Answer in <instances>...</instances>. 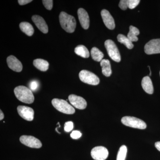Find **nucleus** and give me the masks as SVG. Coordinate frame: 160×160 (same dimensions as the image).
<instances>
[{
	"mask_svg": "<svg viewBox=\"0 0 160 160\" xmlns=\"http://www.w3.org/2000/svg\"><path fill=\"white\" fill-rule=\"evenodd\" d=\"M14 94L18 99L26 104H31L34 101V97L31 90L25 86H18L14 90Z\"/></svg>",
	"mask_w": 160,
	"mask_h": 160,
	"instance_id": "f257e3e1",
	"label": "nucleus"
},
{
	"mask_svg": "<svg viewBox=\"0 0 160 160\" xmlns=\"http://www.w3.org/2000/svg\"><path fill=\"white\" fill-rule=\"evenodd\" d=\"M59 21L62 28L67 32H74L76 27V21L72 16L67 14L65 12H62L59 15Z\"/></svg>",
	"mask_w": 160,
	"mask_h": 160,
	"instance_id": "f03ea898",
	"label": "nucleus"
},
{
	"mask_svg": "<svg viewBox=\"0 0 160 160\" xmlns=\"http://www.w3.org/2000/svg\"><path fill=\"white\" fill-rule=\"evenodd\" d=\"M52 104L56 109L62 113L72 114L75 112L74 108L64 100L54 98L52 101Z\"/></svg>",
	"mask_w": 160,
	"mask_h": 160,
	"instance_id": "7ed1b4c3",
	"label": "nucleus"
},
{
	"mask_svg": "<svg viewBox=\"0 0 160 160\" xmlns=\"http://www.w3.org/2000/svg\"><path fill=\"white\" fill-rule=\"evenodd\" d=\"M121 122L123 125L132 128L144 129H146V123L142 120L131 116H125L122 118Z\"/></svg>",
	"mask_w": 160,
	"mask_h": 160,
	"instance_id": "20e7f679",
	"label": "nucleus"
},
{
	"mask_svg": "<svg viewBox=\"0 0 160 160\" xmlns=\"http://www.w3.org/2000/svg\"><path fill=\"white\" fill-rule=\"evenodd\" d=\"M105 46L108 55L115 62H119L121 58L119 51L114 42L111 40H106L105 42Z\"/></svg>",
	"mask_w": 160,
	"mask_h": 160,
	"instance_id": "39448f33",
	"label": "nucleus"
},
{
	"mask_svg": "<svg viewBox=\"0 0 160 160\" xmlns=\"http://www.w3.org/2000/svg\"><path fill=\"white\" fill-rule=\"evenodd\" d=\"M79 77L82 82L89 85L96 86L100 82L99 78L97 76L88 70H82L80 72Z\"/></svg>",
	"mask_w": 160,
	"mask_h": 160,
	"instance_id": "423d86ee",
	"label": "nucleus"
},
{
	"mask_svg": "<svg viewBox=\"0 0 160 160\" xmlns=\"http://www.w3.org/2000/svg\"><path fill=\"white\" fill-rule=\"evenodd\" d=\"M20 141L23 145L30 148L39 149L42 147L41 141L31 136H22L20 138Z\"/></svg>",
	"mask_w": 160,
	"mask_h": 160,
	"instance_id": "0eeeda50",
	"label": "nucleus"
},
{
	"mask_svg": "<svg viewBox=\"0 0 160 160\" xmlns=\"http://www.w3.org/2000/svg\"><path fill=\"white\" fill-rule=\"evenodd\" d=\"M91 155L95 160H105L109 156V151L106 147L97 146L92 149Z\"/></svg>",
	"mask_w": 160,
	"mask_h": 160,
	"instance_id": "6e6552de",
	"label": "nucleus"
},
{
	"mask_svg": "<svg viewBox=\"0 0 160 160\" xmlns=\"http://www.w3.org/2000/svg\"><path fill=\"white\" fill-rule=\"evenodd\" d=\"M144 50L147 54L160 53V39L150 40L145 45Z\"/></svg>",
	"mask_w": 160,
	"mask_h": 160,
	"instance_id": "1a4fd4ad",
	"label": "nucleus"
},
{
	"mask_svg": "<svg viewBox=\"0 0 160 160\" xmlns=\"http://www.w3.org/2000/svg\"><path fill=\"white\" fill-rule=\"evenodd\" d=\"M18 113L22 118L28 121H32L34 118V112L32 108L28 106H19L17 108Z\"/></svg>",
	"mask_w": 160,
	"mask_h": 160,
	"instance_id": "9d476101",
	"label": "nucleus"
},
{
	"mask_svg": "<svg viewBox=\"0 0 160 160\" xmlns=\"http://www.w3.org/2000/svg\"><path fill=\"white\" fill-rule=\"evenodd\" d=\"M69 100L70 103L77 109H84L87 106V102L85 99L81 97L78 96L74 94H71L69 96Z\"/></svg>",
	"mask_w": 160,
	"mask_h": 160,
	"instance_id": "9b49d317",
	"label": "nucleus"
},
{
	"mask_svg": "<svg viewBox=\"0 0 160 160\" xmlns=\"http://www.w3.org/2000/svg\"><path fill=\"white\" fill-rule=\"evenodd\" d=\"M8 67L13 71L20 72L22 70L23 66L22 63L14 56L11 55L7 58Z\"/></svg>",
	"mask_w": 160,
	"mask_h": 160,
	"instance_id": "f8f14e48",
	"label": "nucleus"
},
{
	"mask_svg": "<svg viewBox=\"0 0 160 160\" xmlns=\"http://www.w3.org/2000/svg\"><path fill=\"white\" fill-rule=\"evenodd\" d=\"M101 15L105 26L111 30L114 29L115 27L114 20L110 12L106 9H103L101 11Z\"/></svg>",
	"mask_w": 160,
	"mask_h": 160,
	"instance_id": "ddd939ff",
	"label": "nucleus"
},
{
	"mask_svg": "<svg viewBox=\"0 0 160 160\" xmlns=\"http://www.w3.org/2000/svg\"><path fill=\"white\" fill-rule=\"evenodd\" d=\"M78 14L80 24L83 29H88L89 26V18L87 12L83 8H80L78 9Z\"/></svg>",
	"mask_w": 160,
	"mask_h": 160,
	"instance_id": "4468645a",
	"label": "nucleus"
},
{
	"mask_svg": "<svg viewBox=\"0 0 160 160\" xmlns=\"http://www.w3.org/2000/svg\"><path fill=\"white\" fill-rule=\"evenodd\" d=\"M32 22L35 24L38 29L43 33H47L48 32V27L45 20L39 15H33L32 17Z\"/></svg>",
	"mask_w": 160,
	"mask_h": 160,
	"instance_id": "2eb2a0df",
	"label": "nucleus"
},
{
	"mask_svg": "<svg viewBox=\"0 0 160 160\" xmlns=\"http://www.w3.org/2000/svg\"><path fill=\"white\" fill-rule=\"evenodd\" d=\"M142 86L144 91L149 93L152 94L153 93V85L150 78L148 76L145 77L142 79Z\"/></svg>",
	"mask_w": 160,
	"mask_h": 160,
	"instance_id": "dca6fc26",
	"label": "nucleus"
},
{
	"mask_svg": "<svg viewBox=\"0 0 160 160\" xmlns=\"http://www.w3.org/2000/svg\"><path fill=\"white\" fill-rule=\"evenodd\" d=\"M33 64L36 68L42 71H46L49 69V63L46 60L36 59L33 61Z\"/></svg>",
	"mask_w": 160,
	"mask_h": 160,
	"instance_id": "f3484780",
	"label": "nucleus"
},
{
	"mask_svg": "<svg viewBox=\"0 0 160 160\" xmlns=\"http://www.w3.org/2000/svg\"><path fill=\"white\" fill-rule=\"evenodd\" d=\"M101 67H102V72L105 76H110L112 74L111 65L109 60L103 59L100 62Z\"/></svg>",
	"mask_w": 160,
	"mask_h": 160,
	"instance_id": "a211bd4d",
	"label": "nucleus"
},
{
	"mask_svg": "<svg viewBox=\"0 0 160 160\" xmlns=\"http://www.w3.org/2000/svg\"><path fill=\"white\" fill-rule=\"evenodd\" d=\"M21 30L28 36H31L34 33V29L31 24L27 22H22L20 24Z\"/></svg>",
	"mask_w": 160,
	"mask_h": 160,
	"instance_id": "6ab92c4d",
	"label": "nucleus"
},
{
	"mask_svg": "<svg viewBox=\"0 0 160 160\" xmlns=\"http://www.w3.org/2000/svg\"><path fill=\"white\" fill-rule=\"evenodd\" d=\"M74 52L78 55L85 58H89L90 55L89 50L86 46L83 45H79L76 47Z\"/></svg>",
	"mask_w": 160,
	"mask_h": 160,
	"instance_id": "aec40b11",
	"label": "nucleus"
},
{
	"mask_svg": "<svg viewBox=\"0 0 160 160\" xmlns=\"http://www.w3.org/2000/svg\"><path fill=\"white\" fill-rule=\"evenodd\" d=\"M117 39L119 42L124 44L128 49H132L133 48V46L132 42L128 38V37L125 36L123 34H120L118 36Z\"/></svg>",
	"mask_w": 160,
	"mask_h": 160,
	"instance_id": "412c9836",
	"label": "nucleus"
},
{
	"mask_svg": "<svg viewBox=\"0 0 160 160\" xmlns=\"http://www.w3.org/2000/svg\"><path fill=\"white\" fill-rule=\"evenodd\" d=\"M92 58L96 62H101L104 57V54L102 52L96 47H93L91 50Z\"/></svg>",
	"mask_w": 160,
	"mask_h": 160,
	"instance_id": "4be33fe9",
	"label": "nucleus"
},
{
	"mask_svg": "<svg viewBox=\"0 0 160 160\" xmlns=\"http://www.w3.org/2000/svg\"><path fill=\"white\" fill-rule=\"evenodd\" d=\"M127 152V147L125 145H123L120 147L118 152L117 160H126V154Z\"/></svg>",
	"mask_w": 160,
	"mask_h": 160,
	"instance_id": "5701e85b",
	"label": "nucleus"
},
{
	"mask_svg": "<svg viewBox=\"0 0 160 160\" xmlns=\"http://www.w3.org/2000/svg\"><path fill=\"white\" fill-rule=\"evenodd\" d=\"M140 2L139 0H128L127 1L128 8L130 9H134L139 4Z\"/></svg>",
	"mask_w": 160,
	"mask_h": 160,
	"instance_id": "b1692460",
	"label": "nucleus"
},
{
	"mask_svg": "<svg viewBox=\"0 0 160 160\" xmlns=\"http://www.w3.org/2000/svg\"><path fill=\"white\" fill-rule=\"evenodd\" d=\"M43 5L48 10H51L53 5V1L52 0H43Z\"/></svg>",
	"mask_w": 160,
	"mask_h": 160,
	"instance_id": "393cba45",
	"label": "nucleus"
},
{
	"mask_svg": "<svg viewBox=\"0 0 160 160\" xmlns=\"http://www.w3.org/2000/svg\"><path fill=\"white\" fill-rule=\"evenodd\" d=\"M73 128V123L72 122H68L65 123L64 129L66 132H69L72 130Z\"/></svg>",
	"mask_w": 160,
	"mask_h": 160,
	"instance_id": "a878e982",
	"label": "nucleus"
},
{
	"mask_svg": "<svg viewBox=\"0 0 160 160\" xmlns=\"http://www.w3.org/2000/svg\"><path fill=\"white\" fill-rule=\"evenodd\" d=\"M82 135V133L78 130H74V131H72L70 134V137L73 139H78L81 138Z\"/></svg>",
	"mask_w": 160,
	"mask_h": 160,
	"instance_id": "bb28decb",
	"label": "nucleus"
},
{
	"mask_svg": "<svg viewBox=\"0 0 160 160\" xmlns=\"http://www.w3.org/2000/svg\"><path fill=\"white\" fill-rule=\"evenodd\" d=\"M119 7L122 10H126L127 8H128L127 1H126V0H121V1H120L119 4Z\"/></svg>",
	"mask_w": 160,
	"mask_h": 160,
	"instance_id": "cd10ccee",
	"label": "nucleus"
},
{
	"mask_svg": "<svg viewBox=\"0 0 160 160\" xmlns=\"http://www.w3.org/2000/svg\"><path fill=\"white\" fill-rule=\"evenodd\" d=\"M127 37L132 42H137L138 40L137 36L130 31H129V33L127 35Z\"/></svg>",
	"mask_w": 160,
	"mask_h": 160,
	"instance_id": "c85d7f7f",
	"label": "nucleus"
},
{
	"mask_svg": "<svg viewBox=\"0 0 160 160\" xmlns=\"http://www.w3.org/2000/svg\"><path fill=\"white\" fill-rule=\"evenodd\" d=\"M129 31L131 32L132 33L138 36L140 33L139 30L134 26H131L129 27Z\"/></svg>",
	"mask_w": 160,
	"mask_h": 160,
	"instance_id": "c756f323",
	"label": "nucleus"
},
{
	"mask_svg": "<svg viewBox=\"0 0 160 160\" xmlns=\"http://www.w3.org/2000/svg\"><path fill=\"white\" fill-rule=\"evenodd\" d=\"M30 88L32 90L35 91L38 87V83L37 81H33L30 84Z\"/></svg>",
	"mask_w": 160,
	"mask_h": 160,
	"instance_id": "7c9ffc66",
	"label": "nucleus"
},
{
	"mask_svg": "<svg viewBox=\"0 0 160 160\" xmlns=\"http://www.w3.org/2000/svg\"><path fill=\"white\" fill-rule=\"evenodd\" d=\"M32 1V0H18V2L21 6H23V5H25L30 3Z\"/></svg>",
	"mask_w": 160,
	"mask_h": 160,
	"instance_id": "2f4dec72",
	"label": "nucleus"
},
{
	"mask_svg": "<svg viewBox=\"0 0 160 160\" xmlns=\"http://www.w3.org/2000/svg\"><path fill=\"white\" fill-rule=\"evenodd\" d=\"M155 146L157 149L160 152V142H156L155 143Z\"/></svg>",
	"mask_w": 160,
	"mask_h": 160,
	"instance_id": "473e14b6",
	"label": "nucleus"
},
{
	"mask_svg": "<svg viewBox=\"0 0 160 160\" xmlns=\"http://www.w3.org/2000/svg\"><path fill=\"white\" fill-rule=\"evenodd\" d=\"M4 118V114L2 111V110H0V120L3 119Z\"/></svg>",
	"mask_w": 160,
	"mask_h": 160,
	"instance_id": "72a5a7b5",
	"label": "nucleus"
},
{
	"mask_svg": "<svg viewBox=\"0 0 160 160\" xmlns=\"http://www.w3.org/2000/svg\"><path fill=\"white\" fill-rule=\"evenodd\" d=\"M148 67H149V71H150V73H149V76H151V69H150V67H149V66H148Z\"/></svg>",
	"mask_w": 160,
	"mask_h": 160,
	"instance_id": "f704fd0d",
	"label": "nucleus"
},
{
	"mask_svg": "<svg viewBox=\"0 0 160 160\" xmlns=\"http://www.w3.org/2000/svg\"></svg>",
	"mask_w": 160,
	"mask_h": 160,
	"instance_id": "c9c22d12",
	"label": "nucleus"
}]
</instances>
